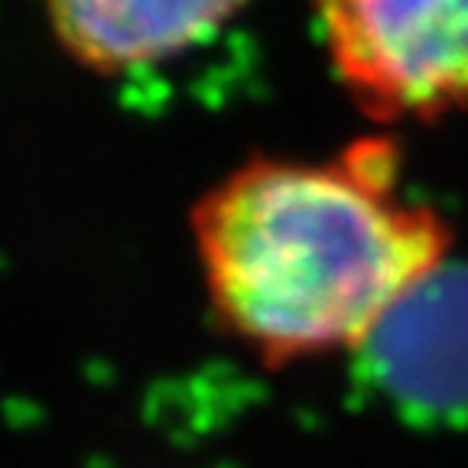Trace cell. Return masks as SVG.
I'll use <instances>...</instances> for the list:
<instances>
[{"label": "cell", "instance_id": "1", "mask_svg": "<svg viewBox=\"0 0 468 468\" xmlns=\"http://www.w3.org/2000/svg\"><path fill=\"white\" fill-rule=\"evenodd\" d=\"M192 244L215 319L271 365L365 348L446 267L449 228L365 137L325 160L254 156L205 189Z\"/></svg>", "mask_w": 468, "mask_h": 468}, {"label": "cell", "instance_id": "2", "mask_svg": "<svg viewBox=\"0 0 468 468\" xmlns=\"http://www.w3.org/2000/svg\"><path fill=\"white\" fill-rule=\"evenodd\" d=\"M338 85L384 124L468 108V0H309Z\"/></svg>", "mask_w": 468, "mask_h": 468}, {"label": "cell", "instance_id": "3", "mask_svg": "<svg viewBox=\"0 0 468 468\" xmlns=\"http://www.w3.org/2000/svg\"><path fill=\"white\" fill-rule=\"evenodd\" d=\"M365 361L420 417H468V271L439 267L380 322Z\"/></svg>", "mask_w": 468, "mask_h": 468}, {"label": "cell", "instance_id": "4", "mask_svg": "<svg viewBox=\"0 0 468 468\" xmlns=\"http://www.w3.org/2000/svg\"><path fill=\"white\" fill-rule=\"evenodd\" d=\"M244 0H43L58 49L95 75H127L215 39Z\"/></svg>", "mask_w": 468, "mask_h": 468}]
</instances>
